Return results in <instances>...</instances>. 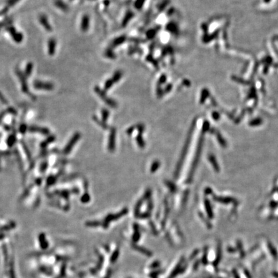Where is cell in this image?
I'll use <instances>...</instances> for the list:
<instances>
[{
  "label": "cell",
  "instance_id": "5b68a950",
  "mask_svg": "<svg viewBox=\"0 0 278 278\" xmlns=\"http://www.w3.org/2000/svg\"><path fill=\"white\" fill-rule=\"evenodd\" d=\"M56 40L54 38H50L48 40V54L50 56H53L56 52Z\"/></svg>",
  "mask_w": 278,
  "mask_h": 278
},
{
  "label": "cell",
  "instance_id": "3957f363",
  "mask_svg": "<svg viewBox=\"0 0 278 278\" xmlns=\"http://www.w3.org/2000/svg\"><path fill=\"white\" fill-rule=\"evenodd\" d=\"M16 73L17 74V75L18 77V78L20 79L21 84V88L23 92L25 93H29V87L28 84H27V77L19 69H16Z\"/></svg>",
  "mask_w": 278,
  "mask_h": 278
},
{
  "label": "cell",
  "instance_id": "6da1fadb",
  "mask_svg": "<svg viewBox=\"0 0 278 278\" xmlns=\"http://www.w3.org/2000/svg\"><path fill=\"white\" fill-rule=\"evenodd\" d=\"M7 31L12 36L13 40L17 43H20L23 39V35L22 33L18 32L16 29L12 25L7 27Z\"/></svg>",
  "mask_w": 278,
  "mask_h": 278
},
{
  "label": "cell",
  "instance_id": "ba28073f",
  "mask_svg": "<svg viewBox=\"0 0 278 278\" xmlns=\"http://www.w3.org/2000/svg\"><path fill=\"white\" fill-rule=\"evenodd\" d=\"M55 5L59 8L60 9H62L63 10H66L67 9V5H66L61 0H56V1H55Z\"/></svg>",
  "mask_w": 278,
  "mask_h": 278
},
{
  "label": "cell",
  "instance_id": "9c48e42d",
  "mask_svg": "<svg viewBox=\"0 0 278 278\" xmlns=\"http://www.w3.org/2000/svg\"><path fill=\"white\" fill-rule=\"evenodd\" d=\"M20 1V0H7V6L9 7H13L14 5H16V3H18Z\"/></svg>",
  "mask_w": 278,
  "mask_h": 278
},
{
  "label": "cell",
  "instance_id": "52a82bcc",
  "mask_svg": "<svg viewBox=\"0 0 278 278\" xmlns=\"http://www.w3.org/2000/svg\"><path fill=\"white\" fill-rule=\"evenodd\" d=\"M12 23V18H10L9 17L7 18L5 20H3V21L0 22V29L5 26H8V27L10 26V24H11Z\"/></svg>",
  "mask_w": 278,
  "mask_h": 278
},
{
  "label": "cell",
  "instance_id": "7a4b0ae2",
  "mask_svg": "<svg viewBox=\"0 0 278 278\" xmlns=\"http://www.w3.org/2000/svg\"><path fill=\"white\" fill-rule=\"evenodd\" d=\"M34 87L35 89L43 90H52L54 88V85L49 82H43L41 81H34Z\"/></svg>",
  "mask_w": 278,
  "mask_h": 278
},
{
  "label": "cell",
  "instance_id": "277c9868",
  "mask_svg": "<svg viewBox=\"0 0 278 278\" xmlns=\"http://www.w3.org/2000/svg\"><path fill=\"white\" fill-rule=\"evenodd\" d=\"M39 23H41V24H42L43 28L45 29L46 30V31L52 32V28L50 23H49L47 16H45V14L40 15L39 17Z\"/></svg>",
  "mask_w": 278,
  "mask_h": 278
},
{
  "label": "cell",
  "instance_id": "8992f818",
  "mask_svg": "<svg viewBox=\"0 0 278 278\" xmlns=\"http://www.w3.org/2000/svg\"><path fill=\"white\" fill-rule=\"evenodd\" d=\"M33 67H34V66H33V64L32 63H29L27 65L25 70H24V74L27 77H30L32 75Z\"/></svg>",
  "mask_w": 278,
  "mask_h": 278
},
{
  "label": "cell",
  "instance_id": "30bf717a",
  "mask_svg": "<svg viewBox=\"0 0 278 278\" xmlns=\"http://www.w3.org/2000/svg\"><path fill=\"white\" fill-rule=\"evenodd\" d=\"M9 7L8 6L4 7L3 9L0 11V16L6 14L8 12V11H9Z\"/></svg>",
  "mask_w": 278,
  "mask_h": 278
}]
</instances>
